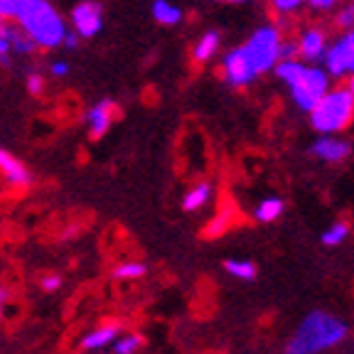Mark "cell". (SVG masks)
Wrapping results in <instances>:
<instances>
[{
  "label": "cell",
  "mask_w": 354,
  "mask_h": 354,
  "mask_svg": "<svg viewBox=\"0 0 354 354\" xmlns=\"http://www.w3.org/2000/svg\"><path fill=\"white\" fill-rule=\"evenodd\" d=\"M347 339V325L325 310H313L288 339L286 354H322Z\"/></svg>",
  "instance_id": "obj_1"
},
{
  "label": "cell",
  "mask_w": 354,
  "mask_h": 354,
  "mask_svg": "<svg viewBox=\"0 0 354 354\" xmlns=\"http://www.w3.org/2000/svg\"><path fill=\"white\" fill-rule=\"evenodd\" d=\"M15 17L22 32L42 47H57L64 39V22L47 0H20Z\"/></svg>",
  "instance_id": "obj_2"
},
{
  "label": "cell",
  "mask_w": 354,
  "mask_h": 354,
  "mask_svg": "<svg viewBox=\"0 0 354 354\" xmlns=\"http://www.w3.org/2000/svg\"><path fill=\"white\" fill-rule=\"evenodd\" d=\"M308 113L310 123L320 136H339L354 121V96L347 91V86H330Z\"/></svg>",
  "instance_id": "obj_3"
},
{
  "label": "cell",
  "mask_w": 354,
  "mask_h": 354,
  "mask_svg": "<svg viewBox=\"0 0 354 354\" xmlns=\"http://www.w3.org/2000/svg\"><path fill=\"white\" fill-rule=\"evenodd\" d=\"M281 42H283V35L276 25H261L246 39V44H241L243 55L251 62V66L256 69L259 77L266 72H273L276 62L281 59Z\"/></svg>",
  "instance_id": "obj_4"
},
{
  "label": "cell",
  "mask_w": 354,
  "mask_h": 354,
  "mask_svg": "<svg viewBox=\"0 0 354 354\" xmlns=\"http://www.w3.org/2000/svg\"><path fill=\"white\" fill-rule=\"evenodd\" d=\"M290 88V96H293V104L300 111L308 113L317 101L325 96V91L330 88V74L322 69V66H310L305 64V69L298 74L293 84H288Z\"/></svg>",
  "instance_id": "obj_5"
},
{
  "label": "cell",
  "mask_w": 354,
  "mask_h": 354,
  "mask_svg": "<svg viewBox=\"0 0 354 354\" xmlns=\"http://www.w3.org/2000/svg\"><path fill=\"white\" fill-rule=\"evenodd\" d=\"M322 69L330 79H347L354 74V30H344L337 39L327 42Z\"/></svg>",
  "instance_id": "obj_6"
},
{
  "label": "cell",
  "mask_w": 354,
  "mask_h": 354,
  "mask_svg": "<svg viewBox=\"0 0 354 354\" xmlns=\"http://www.w3.org/2000/svg\"><path fill=\"white\" fill-rule=\"evenodd\" d=\"M221 74H224V82L234 88L251 86V84L259 79V74H256V69L251 66V62L246 59L241 47H236V50H232L224 57V62H221Z\"/></svg>",
  "instance_id": "obj_7"
},
{
  "label": "cell",
  "mask_w": 354,
  "mask_h": 354,
  "mask_svg": "<svg viewBox=\"0 0 354 354\" xmlns=\"http://www.w3.org/2000/svg\"><path fill=\"white\" fill-rule=\"evenodd\" d=\"M72 20H74V30H77L79 37L88 39V37H96L104 25V10H101L99 3L94 0H86V3H79L72 12Z\"/></svg>",
  "instance_id": "obj_8"
},
{
  "label": "cell",
  "mask_w": 354,
  "mask_h": 354,
  "mask_svg": "<svg viewBox=\"0 0 354 354\" xmlns=\"http://www.w3.org/2000/svg\"><path fill=\"white\" fill-rule=\"evenodd\" d=\"M310 153L322 162H344L352 155V143L339 136H320L310 145Z\"/></svg>",
  "instance_id": "obj_9"
},
{
  "label": "cell",
  "mask_w": 354,
  "mask_h": 354,
  "mask_svg": "<svg viewBox=\"0 0 354 354\" xmlns=\"http://www.w3.org/2000/svg\"><path fill=\"white\" fill-rule=\"evenodd\" d=\"M298 44V57L305 64H313V62H322L327 50V35L320 28H308L300 32V37L295 39Z\"/></svg>",
  "instance_id": "obj_10"
},
{
  "label": "cell",
  "mask_w": 354,
  "mask_h": 354,
  "mask_svg": "<svg viewBox=\"0 0 354 354\" xmlns=\"http://www.w3.org/2000/svg\"><path fill=\"white\" fill-rule=\"evenodd\" d=\"M0 172L8 177L10 185H30V172L25 170V165L3 148H0Z\"/></svg>",
  "instance_id": "obj_11"
},
{
  "label": "cell",
  "mask_w": 354,
  "mask_h": 354,
  "mask_svg": "<svg viewBox=\"0 0 354 354\" xmlns=\"http://www.w3.org/2000/svg\"><path fill=\"white\" fill-rule=\"evenodd\" d=\"M121 335V327L118 325H104V327H96L82 339V347L88 349V352H96V349H104L109 344H113V339Z\"/></svg>",
  "instance_id": "obj_12"
},
{
  "label": "cell",
  "mask_w": 354,
  "mask_h": 354,
  "mask_svg": "<svg viewBox=\"0 0 354 354\" xmlns=\"http://www.w3.org/2000/svg\"><path fill=\"white\" fill-rule=\"evenodd\" d=\"M86 121H88V131H91V136H94V138H101L111 126V104L109 101L96 104L94 109L88 111Z\"/></svg>",
  "instance_id": "obj_13"
},
{
  "label": "cell",
  "mask_w": 354,
  "mask_h": 354,
  "mask_svg": "<svg viewBox=\"0 0 354 354\" xmlns=\"http://www.w3.org/2000/svg\"><path fill=\"white\" fill-rule=\"evenodd\" d=\"M305 69V62L300 59V57H288V59H278L276 66H273V74L278 77V82H283L288 86V84H293L295 79H298V74Z\"/></svg>",
  "instance_id": "obj_14"
},
{
  "label": "cell",
  "mask_w": 354,
  "mask_h": 354,
  "mask_svg": "<svg viewBox=\"0 0 354 354\" xmlns=\"http://www.w3.org/2000/svg\"><path fill=\"white\" fill-rule=\"evenodd\" d=\"M219 32L216 30H209V32H205L202 37L197 39V44H194V59L197 62H209L212 57L216 55V50H219Z\"/></svg>",
  "instance_id": "obj_15"
},
{
  "label": "cell",
  "mask_w": 354,
  "mask_h": 354,
  "mask_svg": "<svg viewBox=\"0 0 354 354\" xmlns=\"http://www.w3.org/2000/svg\"><path fill=\"white\" fill-rule=\"evenodd\" d=\"M209 197H212V185L209 183L194 185V187L189 189L187 194H185L183 209L185 212H197V209H202V207H205L207 202H209Z\"/></svg>",
  "instance_id": "obj_16"
},
{
  "label": "cell",
  "mask_w": 354,
  "mask_h": 354,
  "mask_svg": "<svg viewBox=\"0 0 354 354\" xmlns=\"http://www.w3.org/2000/svg\"><path fill=\"white\" fill-rule=\"evenodd\" d=\"M283 209H286V202H283L281 197H266L259 202V207H256V219L263 221V224H271V221H276L278 216L283 214Z\"/></svg>",
  "instance_id": "obj_17"
},
{
  "label": "cell",
  "mask_w": 354,
  "mask_h": 354,
  "mask_svg": "<svg viewBox=\"0 0 354 354\" xmlns=\"http://www.w3.org/2000/svg\"><path fill=\"white\" fill-rule=\"evenodd\" d=\"M153 17L160 25H177L180 22V17H183V10L175 6V3H170V0H155L153 3Z\"/></svg>",
  "instance_id": "obj_18"
},
{
  "label": "cell",
  "mask_w": 354,
  "mask_h": 354,
  "mask_svg": "<svg viewBox=\"0 0 354 354\" xmlns=\"http://www.w3.org/2000/svg\"><path fill=\"white\" fill-rule=\"evenodd\" d=\"M224 271L232 278H236V281H254L256 273H259L254 261H243V259H229L227 263H224Z\"/></svg>",
  "instance_id": "obj_19"
},
{
  "label": "cell",
  "mask_w": 354,
  "mask_h": 354,
  "mask_svg": "<svg viewBox=\"0 0 354 354\" xmlns=\"http://www.w3.org/2000/svg\"><path fill=\"white\" fill-rule=\"evenodd\" d=\"M145 273H148V266L138 263V261H126V263L113 268V278H118V281H138Z\"/></svg>",
  "instance_id": "obj_20"
},
{
  "label": "cell",
  "mask_w": 354,
  "mask_h": 354,
  "mask_svg": "<svg viewBox=\"0 0 354 354\" xmlns=\"http://www.w3.org/2000/svg\"><path fill=\"white\" fill-rule=\"evenodd\" d=\"M347 236H349V224H347V221H335L330 229H325V232H322V243H325V246H339V243H342Z\"/></svg>",
  "instance_id": "obj_21"
},
{
  "label": "cell",
  "mask_w": 354,
  "mask_h": 354,
  "mask_svg": "<svg viewBox=\"0 0 354 354\" xmlns=\"http://www.w3.org/2000/svg\"><path fill=\"white\" fill-rule=\"evenodd\" d=\"M143 344V337L140 335H118L113 339V354H136Z\"/></svg>",
  "instance_id": "obj_22"
},
{
  "label": "cell",
  "mask_w": 354,
  "mask_h": 354,
  "mask_svg": "<svg viewBox=\"0 0 354 354\" xmlns=\"http://www.w3.org/2000/svg\"><path fill=\"white\" fill-rule=\"evenodd\" d=\"M6 32V37L10 39V50L15 52V55H28L30 52V37L28 35L17 32V30H3Z\"/></svg>",
  "instance_id": "obj_23"
},
{
  "label": "cell",
  "mask_w": 354,
  "mask_h": 354,
  "mask_svg": "<svg viewBox=\"0 0 354 354\" xmlns=\"http://www.w3.org/2000/svg\"><path fill=\"white\" fill-rule=\"evenodd\" d=\"M268 3L281 15H293V12H298L305 6V0H268Z\"/></svg>",
  "instance_id": "obj_24"
},
{
  "label": "cell",
  "mask_w": 354,
  "mask_h": 354,
  "mask_svg": "<svg viewBox=\"0 0 354 354\" xmlns=\"http://www.w3.org/2000/svg\"><path fill=\"white\" fill-rule=\"evenodd\" d=\"M335 22H337L342 30H354V3L339 8L337 15H335Z\"/></svg>",
  "instance_id": "obj_25"
},
{
  "label": "cell",
  "mask_w": 354,
  "mask_h": 354,
  "mask_svg": "<svg viewBox=\"0 0 354 354\" xmlns=\"http://www.w3.org/2000/svg\"><path fill=\"white\" fill-rule=\"evenodd\" d=\"M39 286H42L44 293H55V290L62 288V278L55 276V273H50V276H44L42 281H39Z\"/></svg>",
  "instance_id": "obj_26"
},
{
  "label": "cell",
  "mask_w": 354,
  "mask_h": 354,
  "mask_svg": "<svg viewBox=\"0 0 354 354\" xmlns=\"http://www.w3.org/2000/svg\"><path fill=\"white\" fill-rule=\"evenodd\" d=\"M20 0H0V17H15Z\"/></svg>",
  "instance_id": "obj_27"
},
{
  "label": "cell",
  "mask_w": 354,
  "mask_h": 354,
  "mask_svg": "<svg viewBox=\"0 0 354 354\" xmlns=\"http://www.w3.org/2000/svg\"><path fill=\"white\" fill-rule=\"evenodd\" d=\"M339 0H305V6H310L313 10H332Z\"/></svg>",
  "instance_id": "obj_28"
},
{
  "label": "cell",
  "mask_w": 354,
  "mask_h": 354,
  "mask_svg": "<svg viewBox=\"0 0 354 354\" xmlns=\"http://www.w3.org/2000/svg\"><path fill=\"white\" fill-rule=\"evenodd\" d=\"M288 57H298V44L290 42V39H283L281 42V59H288Z\"/></svg>",
  "instance_id": "obj_29"
},
{
  "label": "cell",
  "mask_w": 354,
  "mask_h": 354,
  "mask_svg": "<svg viewBox=\"0 0 354 354\" xmlns=\"http://www.w3.org/2000/svg\"><path fill=\"white\" fill-rule=\"evenodd\" d=\"M10 39L6 37V32H3V30H0V62H3V64H8V57H10Z\"/></svg>",
  "instance_id": "obj_30"
},
{
  "label": "cell",
  "mask_w": 354,
  "mask_h": 354,
  "mask_svg": "<svg viewBox=\"0 0 354 354\" xmlns=\"http://www.w3.org/2000/svg\"><path fill=\"white\" fill-rule=\"evenodd\" d=\"M42 77H39V74H30L28 77V88H30V94H42Z\"/></svg>",
  "instance_id": "obj_31"
},
{
  "label": "cell",
  "mask_w": 354,
  "mask_h": 354,
  "mask_svg": "<svg viewBox=\"0 0 354 354\" xmlns=\"http://www.w3.org/2000/svg\"><path fill=\"white\" fill-rule=\"evenodd\" d=\"M66 72H69V66H66L64 62H55V64H52V74H55V77H64Z\"/></svg>",
  "instance_id": "obj_32"
},
{
  "label": "cell",
  "mask_w": 354,
  "mask_h": 354,
  "mask_svg": "<svg viewBox=\"0 0 354 354\" xmlns=\"http://www.w3.org/2000/svg\"><path fill=\"white\" fill-rule=\"evenodd\" d=\"M62 42H64L69 50H74V47H77V35H74V32H64V39H62Z\"/></svg>",
  "instance_id": "obj_33"
},
{
  "label": "cell",
  "mask_w": 354,
  "mask_h": 354,
  "mask_svg": "<svg viewBox=\"0 0 354 354\" xmlns=\"http://www.w3.org/2000/svg\"><path fill=\"white\" fill-rule=\"evenodd\" d=\"M8 298H10V290H8L6 286H0V313H3V308H6Z\"/></svg>",
  "instance_id": "obj_34"
},
{
  "label": "cell",
  "mask_w": 354,
  "mask_h": 354,
  "mask_svg": "<svg viewBox=\"0 0 354 354\" xmlns=\"http://www.w3.org/2000/svg\"><path fill=\"white\" fill-rule=\"evenodd\" d=\"M344 86H347V91L354 96V74H352V77H347V84H344Z\"/></svg>",
  "instance_id": "obj_35"
},
{
  "label": "cell",
  "mask_w": 354,
  "mask_h": 354,
  "mask_svg": "<svg viewBox=\"0 0 354 354\" xmlns=\"http://www.w3.org/2000/svg\"><path fill=\"white\" fill-rule=\"evenodd\" d=\"M224 3H249V0H224Z\"/></svg>",
  "instance_id": "obj_36"
},
{
  "label": "cell",
  "mask_w": 354,
  "mask_h": 354,
  "mask_svg": "<svg viewBox=\"0 0 354 354\" xmlns=\"http://www.w3.org/2000/svg\"><path fill=\"white\" fill-rule=\"evenodd\" d=\"M0 30H3V28H0Z\"/></svg>",
  "instance_id": "obj_37"
}]
</instances>
